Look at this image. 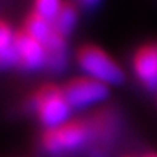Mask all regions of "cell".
Listing matches in <instances>:
<instances>
[{
    "instance_id": "obj_7",
    "label": "cell",
    "mask_w": 157,
    "mask_h": 157,
    "mask_svg": "<svg viewBox=\"0 0 157 157\" xmlns=\"http://www.w3.org/2000/svg\"><path fill=\"white\" fill-rule=\"evenodd\" d=\"M22 29L28 35H31L35 41H38L42 47H45L50 42V39L57 34L52 23L42 16H39L35 12H29V15L25 17Z\"/></svg>"
},
{
    "instance_id": "obj_3",
    "label": "cell",
    "mask_w": 157,
    "mask_h": 157,
    "mask_svg": "<svg viewBox=\"0 0 157 157\" xmlns=\"http://www.w3.org/2000/svg\"><path fill=\"white\" fill-rule=\"evenodd\" d=\"M77 63L87 77L99 80L106 86H119L125 80L121 66L98 45H82L77 50Z\"/></svg>"
},
{
    "instance_id": "obj_2",
    "label": "cell",
    "mask_w": 157,
    "mask_h": 157,
    "mask_svg": "<svg viewBox=\"0 0 157 157\" xmlns=\"http://www.w3.org/2000/svg\"><path fill=\"white\" fill-rule=\"evenodd\" d=\"M29 111L38 115L45 129L57 128L70 121L71 106L68 105L63 89L54 84H44L29 98Z\"/></svg>"
},
{
    "instance_id": "obj_12",
    "label": "cell",
    "mask_w": 157,
    "mask_h": 157,
    "mask_svg": "<svg viewBox=\"0 0 157 157\" xmlns=\"http://www.w3.org/2000/svg\"><path fill=\"white\" fill-rule=\"evenodd\" d=\"M125 157H132V156H125Z\"/></svg>"
},
{
    "instance_id": "obj_5",
    "label": "cell",
    "mask_w": 157,
    "mask_h": 157,
    "mask_svg": "<svg viewBox=\"0 0 157 157\" xmlns=\"http://www.w3.org/2000/svg\"><path fill=\"white\" fill-rule=\"evenodd\" d=\"M132 67L144 87L157 92V42L144 44L135 51Z\"/></svg>"
},
{
    "instance_id": "obj_1",
    "label": "cell",
    "mask_w": 157,
    "mask_h": 157,
    "mask_svg": "<svg viewBox=\"0 0 157 157\" xmlns=\"http://www.w3.org/2000/svg\"><path fill=\"white\" fill-rule=\"evenodd\" d=\"M89 141H98L93 121L76 119L42 132V148L52 156H63L83 148Z\"/></svg>"
},
{
    "instance_id": "obj_9",
    "label": "cell",
    "mask_w": 157,
    "mask_h": 157,
    "mask_svg": "<svg viewBox=\"0 0 157 157\" xmlns=\"http://www.w3.org/2000/svg\"><path fill=\"white\" fill-rule=\"evenodd\" d=\"M61 6L63 2H58V0H38V2L34 3L32 12L38 13L39 16H42L44 19L52 22L56 19V16L58 15Z\"/></svg>"
},
{
    "instance_id": "obj_8",
    "label": "cell",
    "mask_w": 157,
    "mask_h": 157,
    "mask_svg": "<svg viewBox=\"0 0 157 157\" xmlns=\"http://www.w3.org/2000/svg\"><path fill=\"white\" fill-rule=\"evenodd\" d=\"M77 21V9L76 5L71 2H63V6L56 19L52 21V26L56 29L57 34H60L61 36H68L73 31L74 25Z\"/></svg>"
},
{
    "instance_id": "obj_11",
    "label": "cell",
    "mask_w": 157,
    "mask_h": 157,
    "mask_svg": "<svg viewBox=\"0 0 157 157\" xmlns=\"http://www.w3.org/2000/svg\"><path fill=\"white\" fill-rule=\"evenodd\" d=\"M143 157H157V153H147L146 156H143Z\"/></svg>"
},
{
    "instance_id": "obj_4",
    "label": "cell",
    "mask_w": 157,
    "mask_h": 157,
    "mask_svg": "<svg viewBox=\"0 0 157 157\" xmlns=\"http://www.w3.org/2000/svg\"><path fill=\"white\" fill-rule=\"evenodd\" d=\"M63 93L71 109H83L105 101L109 96V86L99 80L83 76L67 82L63 87Z\"/></svg>"
},
{
    "instance_id": "obj_6",
    "label": "cell",
    "mask_w": 157,
    "mask_h": 157,
    "mask_svg": "<svg viewBox=\"0 0 157 157\" xmlns=\"http://www.w3.org/2000/svg\"><path fill=\"white\" fill-rule=\"evenodd\" d=\"M15 48L19 58V67L25 70H38L47 64V51L23 29L15 32Z\"/></svg>"
},
{
    "instance_id": "obj_10",
    "label": "cell",
    "mask_w": 157,
    "mask_h": 157,
    "mask_svg": "<svg viewBox=\"0 0 157 157\" xmlns=\"http://www.w3.org/2000/svg\"><path fill=\"white\" fill-rule=\"evenodd\" d=\"M15 44V32L12 31L10 25L0 19V52L12 48Z\"/></svg>"
}]
</instances>
